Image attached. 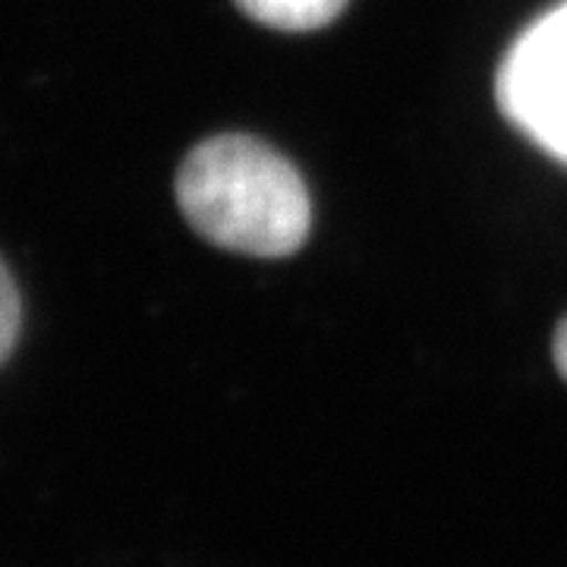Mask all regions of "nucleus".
Returning <instances> with one entry per match:
<instances>
[{
  "instance_id": "nucleus-1",
  "label": "nucleus",
  "mask_w": 567,
  "mask_h": 567,
  "mask_svg": "<svg viewBox=\"0 0 567 567\" xmlns=\"http://www.w3.org/2000/svg\"><path fill=\"white\" fill-rule=\"evenodd\" d=\"M177 205L208 244L256 259H281L309 237V193L297 167L252 136L199 142L177 171Z\"/></svg>"
},
{
  "instance_id": "nucleus-2",
  "label": "nucleus",
  "mask_w": 567,
  "mask_h": 567,
  "mask_svg": "<svg viewBox=\"0 0 567 567\" xmlns=\"http://www.w3.org/2000/svg\"><path fill=\"white\" fill-rule=\"evenodd\" d=\"M495 92L507 121L567 164V3L514 41Z\"/></svg>"
},
{
  "instance_id": "nucleus-3",
  "label": "nucleus",
  "mask_w": 567,
  "mask_h": 567,
  "mask_svg": "<svg viewBox=\"0 0 567 567\" xmlns=\"http://www.w3.org/2000/svg\"><path fill=\"white\" fill-rule=\"evenodd\" d=\"M246 17L281 32H312L344 13L347 0H234Z\"/></svg>"
},
{
  "instance_id": "nucleus-4",
  "label": "nucleus",
  "mask_w": 567,
  "mask_h": 567,
  "mask_svg": "<svg viewBox=\"0 0 567 567\" xmlns=\"http://www.w3.org/2000/svg\"><path fill=\"white\" fill-rule=\"evenodd\" d=\"M17 334H20V293L10 271L0 262V363L17 344Z\"/></svg>"
},
{
  "instance_id": "nucleus-5",
  "label": "nucleus",
  "mask_w": 567,
  "mask_h": 567,
  "mask_svg": "<svg viewBox=\"0 0 567 567\" xmlns=\"http://www.w3.org/2000/svg\"><path fill=\"white\" fill-rule=\"evenodd\" d=\"M551 353H555V365H558L561 379L567 382V319L558 324V331H555V344H551Z\"/></svg>"
}]
</instances>
